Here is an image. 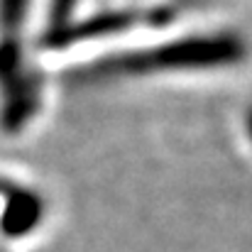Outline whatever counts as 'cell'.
Segmentation results:
<instances>
[{"instance_id":"1","label":"cell","mask_w":252,"mask_h":252,"mask_svg":"<svg viewBox=\"0 0 252 252\" xmlns=\"http://www.w3.org/2000/svg\"><path fill=\"white\" fill-rule=\"evenodd\" d=\"M243 57V44L235 34L189 37L157 49L120 57L105 64V71L118 74H150V71H179V69H208L225 66Z\"/></svg>"},{"instance_id":"3","label":"cell","mask_w":252,"mask_h":252,"mask_svg":"<svg viewBox=\"0 0 252 252\" xmlns=\"http://www.w3.org/2000/svg\"><path fill=\"white\" fill-rule=\"evenodd\" d=\"M27 0H0V20L7 30H20V22L25 17Z\"/></svg>"},{"instance_id":"2","label":"cell","mask_w":252,"mask_h":252,"mask_svg":"<svg viewBox=\"0 0 252 252\" xmlns=\"http://www.w3.org/2000/svg\"><path fill=\"white\" fill-rule=\"evenodd\" d=\"M42 218V203L34 193L30 191H20L7 206H5V213H2V220H0V228L5 235H25L30 233Z\"/></svg>"}]
</instances>
